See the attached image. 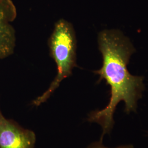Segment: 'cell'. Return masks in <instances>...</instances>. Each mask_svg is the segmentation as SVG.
I'll return each mask as SVG.
<instances>
[{"label": "cell", "mask_w": 148, "mask_h": 148, "mask_svg": "<svg viewBox=\"0 0 148 148\" xmlns=\"http://www.w3.org/2000/svg\"><path fill=\"white\" fill-rule=\"evenodd\" d=\"M98 45L103 65L95 73L99 76L98 82L104 79L110 86V97L104 109L90 112L87 121L101 126L102 133L100 140H103L113 129L114 115L119 103L124 101L125 112L127 114L136 112L138 101L142 97L145 85L143 76L132 75L127 69L131 56L136 50L121 32L117 30L101 32L98 35Z\"/></svg>", "instance_id": "cell-1"}, {"label": "cell", "mask_w": 148, "mask_h": 148, "mask_svg": "<svg viewBox=\"0 0 148 148\" xmlns=\"http://www.w3.org/2000/svg\"><path fill=\"white\" fill-rule=\"evenodd\" d=\"M50 55L57 65L56 77L47 90L32 101L34 106L46 102L64 79L69 77L76 64L77 41L73 25L64 19L57 21L48 41Z\"/></svg>", "instance_id": "cell-2"}, {"label": "cell", "mask_w": 148, "mask_h": 148, "mask_svg": "<svg viewBox=\"0 0 148 148\" xmlns=\"http://www.w3.org/2000/svg\"><path fill=\"white\" fill-rule=\"evenodd\" d=\"M36 140L34 131L7 119L0 109V148H34Z\"/></svg>", "instance_id": "cell-3"}, {"label": "cell", "mask_w": 148, "mask_h": 148, "mask_svg": "<svg viewBox=\"0 0 148 148\" xmlns=\"http://www.w3.org/2000/svg\"><path fill=\"white\" fill-rule=\"evenodd\" d=\"M16 16V6L12 0H0V59L14 53L16 31L12 23Z\"/></svg>", "instance_id": "cell-4"}, {"label": "cell", "mask_w": 148, "mask_h": 148, "mask_svg": "<svg viewBox=\"0 0 148 148\" xmlns=\"http://www.w3.org/2000/svg\"><path fill=\"white\" fill-rule=\"evenodd\" d=\"M86 148H110L106 147L103 144V141L99 140V141H97L95 142L91 143ZM115 148H134L132 144H127V145H122L119 146Z\"/></svg>", "instance_id": "cell-5"}, {"label": "cell", "mask_w": 148, "mask_h": 148, "mask_svg": "<svg viewBox=\"0 0 148 148\" xmlns=\"http://www.w3.org/2000/svg\"></svg>", "instance_id": "cell-6"}]
</instances>
